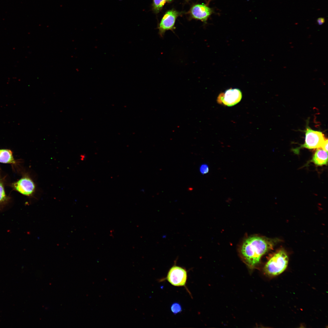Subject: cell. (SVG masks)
<instances>
[{
	"mask_svg": "<svg viewBox=\"0 0 328 328\" xmlns=\"http://www.w3.org/2000/svg\"><path fill=\"white\" fill-rule=\"evenodd\" d=\"M311 161L318 166L327 165L328 153L321 148H318L314 153Z\"/></svg>",
	"mask_w": 328,
	"mask_h": 328,
	"instance_id": "9c48e42d",
	"label": "cell"
},
{
	"mask_svg": "<svg viewBox=\"0 0 328 328\" xmlns=\"http://www.w3.org/2000/svg\"><path fill=\"white\" fill-rule=\"evenodd\" d=\"M328 140L327 139H326L323 143L321 148L327 152L328 151Z\"/></svg>",
	"mask_w": 328,
	"mask_h": 328,
	"instance_id": "9a60e30c",
	"label": "cell"
},
{
	"mask_svg": "<svg viewBox=\"0 0 328 328\" xmlns=\"http://www.w3.org/2000/svg\"><path fill=\"white\" fill-rule=\"evenodd\" d=\"M210 0H209V1H208V4H209V2H210Z\"/></svg>",
	"mask_w": 328,
	"mask_h": 328,
	"instance_id": "e0dca14e",
	"label": "cell"
},
{
	"mask_svg": "<svg viewBox=\"0 0 328 328\" xmlns=\"http://www.w3.org/2000/svg\"><path fill=\"white\" fill-rule=\"evenodd\" d=\"M289 258L285 252L280 250L276 252L268 260L264 268L265 273L269 276L280 274L286 269Z\"/></svg>",
	"mask_w": 328,
	"mask_h": 328,
	"instance_id": "7a4b0ae2",
	"label": "cell"
},
{
	"mask_svg": "<svg viewBox=\"0 0 328 328\" xmlns=\"http://www.w3.org/2000/svg\"><path fill=\"white\" fill-rule=\"evenodd\" d=\"M173 0H153L152 4V9L155 13L157 14L162 9L165 4L170 3Z\"/></svg>",
	"mask_w": 328,
	"mask_h": 328,
	"instance_id": "8fae6325",
	"label": "cell"
},
{
	"mask_svg": "<svg viewBox=\"0 0 328 328\" xmlns=\"http://www.w3.org/2000/svg\"><path fill=\"white\" fill-rule=\"evenodd\" d=\"M325 20L324 18H319L317 20V22L319 25H322L325 22Z\"/></svg>",
	"mask_w": 328,
	"mask_h": 328,
	"instance_id": "2e32d148",
	"label": "cell"
},
{
	"mask_svg": "<svg viewBox=\"0 0 328 328\" xmlns=\"http://www.w3.org/2000/svg\"><path fill=\"white\" fill-rule=\"evenodd\" d=\"M187 278L186 270L183 267L174 265L168 271L166 279L174 286L186 287Z\"/></svg>",
	"mask_w": 328,
	"mask_h": 328,
	"instance_id": "277c9868",
	"label": "cell"
},
{
	"mask_svg": "<svg viewBox=\"0 0 328 328\" xmlns=\"http://www.w3.org/2000/svg\"><path fill=\"white\" fill-rule=\"evenodd\" d=\"M180 14V12L173 9L169 10L166 12L158 27V33L161 38H163L165 32L167 30H170L174 32L175 29V25L176 19Z\"/></svg>",
	"mask_w": 328,
	"mask_h": 328,
	"instance_id": "5b68a950",
	"label": "cell"
},
{
	"mask_svg": "<svg viewBox=\"0 0 328 328\" xmlns=\"http://www.w3.org/2000/svg\"><path fill=\"white\" fill-rule=\"evenodd\" d=\"M213 10L207 5L196 4L191 8L189 13L192 19L201 21L206 23L208 18L213 13Z\"/></svg>",
	"mask_w": 328,
	"mask_h": 328,
	"instance_id": "52a82bcc",
	"label": "cell"
},
{
	"mask_svg": "<svg viewBox=\"0 0 328 328\" xmlns=\"http://www.w3.org/2000/svg\"><path fill=\"white\" fill-rule=\"evenodd\" d=\"M170 309L172 313L174 315L180 313L182 311L181 305L178 302H174L172 303L170 306Z\"/></svg>",
	"mask_w": 328,
	"mask_h": 328,
	"instance_id": "4fadbf2b",
	"label": "cell"
},
{
	"mask_svg": "<svg viewBox=\"0 0 328 328\" xmlns=\"http://www.w3.org/2000/svg\"><path fill=\"white\" fill-rule=\"evenodd\" d=\"M326 139L322 132L314 130L307 126L305 131L304 143L299 148L313 149L321 148Z\"/></svg>",
	"mask_w": 328,
	"mask_h": 328,
	"instance_id": "3957f363",
	"label": "cell"
},
{
	"mask_svg": "<svg viewBox=\"0 0 328 328\" xmlns=\"http://www.w3.org/2000/svg\"><path fill=\"white\" fill-rule=\"evenodd\" d=\"M241 97L242 93L239 89L237 88H230L219 94L218 100L219 103L231 106L239 102Z\"/></svg>",
	"mask_w": 328,
	"mask_h": 328,
	"instance_id": "8992f818",
	"label": "cell"
},
{
	"mask_svg": "<svg viewBox=\"0 0 328 328\" xmlns=\"http://www.w3.org/2000/svg\"><path fill=\"white\" fill-rule=\"evenodd\" d=\"M274 241L258 236L248 237L244 241L240 249L241 256L246 264L253 268L260 261L262 256L272 249Z\"/></svg>",
	"mask_w": 328,
	"mask_h": 328,
	"instance_id": "6da1fadb",
	"label": "cell"
},
{
	"mask_svg": "<svg viewBox=\"0 0 328 328\" xmlns=\"http://www.w3.org/2000/svg\"><path fill=\"white\" fill-rule=\"evenodd\" d=\"M0 162L9 164L15 163L11 150L8 149H0Z\"/></svg>",
	"mask_w": 328,
	"mask_h": 328,
	"instance_id": "30bf717a",
	"label": "cell"
},
{
	"mask_svg": "<svg viewBox=\"0 0 328 328\" xmlns=\"http://www.w3.org/2000/svg\"><path fill=\"white\" fill-rule=\"evenodd\" d=\"M14 189L21 193L27 196L31 195L34 192L35 186L29 178L23 177L13 185Z\"/></svg>",
	"mask_w": 328,
	"mask_h": 328,
	"instance_id": "ba28073f",
	"label": "cell"
},
{
	"mask_svg": "<svg viewBox=\"0 0 328 328\" xmlns=\"http://www.w3.org/2000/svg\"><path fill=\"white\" fill-rule=\"evenodd\" d=\"M8 200L3 185L0 180V208L7 202Z\"/></svg>",
	"mask_w": 328,
	"mask_h": 328,
	"instance_id": "7c38bea8",
	"label": "cell"
},
{
	"mask_svg": "<svg viewBox=\"0 0 328 328\" xmlns=\"http://www.w3.org/2000/svg\"><path fill=\"white\" fill-rule=\"evenodd\" d=\"M200 171L202 174H204L207 173L209 171V168L208 166L206 164H203L201 165L200 168Z\"/></svg>",
	"mask_w": 328,
	"mask_h": 328,
	"instance_id": "5bb4252c",
	"label": "cell"
}]
</instances>
